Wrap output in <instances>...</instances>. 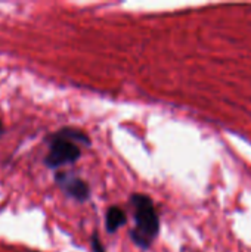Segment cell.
<instances>
[{
  "instance_id": "cell-2",
  "label": "cell",
  "mask_w": 251,
  "mask_h": 252,
  "mask_svg": "<svg viewBox=\"0 0 251 252\" xmlns=\"http://www.w3.org/2000/svg\"><path fill=\"white\" fill-rule=\"evenodd\" d=\"M47 143H49V154L43 159L47 168L56 170L64 165L74 164L81 157V151L78 145L59 136L58 133L50 134L47 137Z\"/></svg>"
},
{
  "instance_id": "cell-4",
  "label": "cell",
  "mask_w": 251,
  "mask_h": 252,
  "mask_svg": "<svg viewBox=\"0 0 251 252\" xmlns=\"http://www.w3.org/2000/svg\"><path fill=\"white\" fill-rule=\"evenodd\" d=\"M127 223L126 213L118 207H109L105 214V227L108 233H115L120 227H123Z\"/></svg>"
},
{
  "instance_id": "cell-7",
  "label": "cell",
  "mask_w": 251,
  "mask_h": 252,
  "mask_svg": "<svg viewBox=\"0 0 251 252\" xmlns=\"http://www.w3.org/2000/svg\"><path fill=\"white\" fill-rule=\"evenodd\" d=\"M0 133H3V126H1V123H0Z\"/></svg>"
},
{
  "instance_id": "cell-5",
  "label": "cell",
  "mask_w": 251,
  "mask_h": 252,
  "mask_svg": "<svg viewBox=\"0 0 251 252\" xmlns=\"http://www.w3.org/2000/svg\"><path fill=\"white\" fill-rule=\"evenodd\" d=\"M59 136L74 142V143H81V145H86V146H90V139L86 133H83L81 130H77V128H70V127H64L61 128L59 131H56Z\"/></svg>"
},
{
  "instance_id": "cell-3",
  "label": "cell",
  "mask_w": 251,
  "mask_h": 252,
  "mask_svg": "<svg viewBox=\"0 0 251 252\" xmlns=\"http://www.w3.org/2000/svg\"><path fill=\"white\" fill-rule=\"evenodd\" d=\"M55 182L59 186V189L71 199L78 201V202H86L90 198V188L89 185L77 177L72 173L67 171H59L55 174Z\"/></svg>"
},
{
  "instance_id": "cell-8",
  "label": "cell",
  "mask_w": 251,
  "mask_h": 252,
  "mask_svg": "<svg viewBox=\"0 0 251 252\" xmlns=\"http://www.w3.org/2000/svg\"><path fill=\"white\" fill-rule=\"evenodd\" d=\"M183 252H185V251H183Z\"/></svg>"
},
{
  "instance_id": "cell-6",
  "label": "cell",
  "mask_w": 251,
  "mask_h": 252,
  "mask_svg": "<svg viewBox=\"0 0 251 252\" xmlns=\"http://www.w3.org/2000/svg\"><path fill=\"white\" fill-rule=\"evenodd\" d=\"M90 247H92V251L93 252H105V248H104L98 233H93V236L90 239Z\"/></svg>"
},
{
  "instance_id": "cell-1",
  "label": "cell",
  "mask_w": 251,
  "mask_h": 252,
  "mask_svg": "<svg viewBox=\"0 0 251 252\" xmlns=\"http://www.w3.org/2000/svg\"><path fill=\"white\" fill-rule=\"evenodd\" d=\"M133 208L135 227L130 230V239L141 250H149L160 232V219L154 202L143 193H133L130 196Z\"/></svg>"
}]
</instances>
